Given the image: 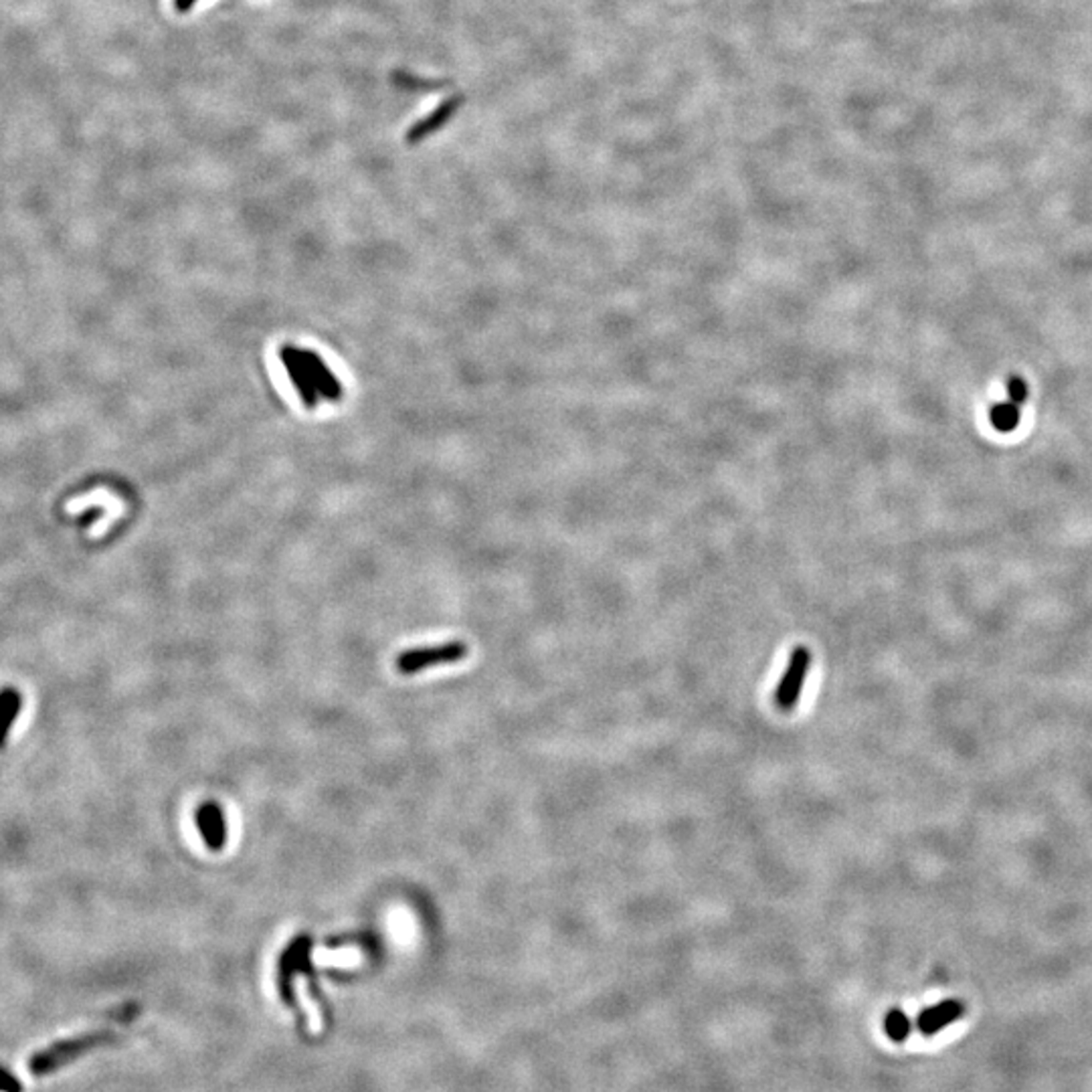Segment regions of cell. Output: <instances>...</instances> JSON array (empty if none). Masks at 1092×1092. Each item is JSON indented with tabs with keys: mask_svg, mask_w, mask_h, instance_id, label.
I'll list each match as a JSON object with an SVG mask.
<instances>
[{
	"mask_svg": "<svg viewBox=\"0 0 1092 1092\" xmlns=\"http://www.w3.org/2000/svg\"><path fill=\"white\" fill-rule=\"evenodd\" d=\"M112 1038H113V1034H110V1032H92V1034H81L75 1038L59 1040L49 1048L32 1054L31 1061H29V1070L35 1074V1077H45V1074H52L57 1068H61L63 1064L75 1061V1058H79L81 1054H86L97 1046L108 1044Z\"/></svg>",
	"mask_w": 1092,
	"mask_h": 1092,
	"instance_id": "obj_1",
	"label": "cell"
},
{
	"mask_svg": "<svg viewBox=\"0 0 1092 1092\" xmlns=\"http://www.w3.org/2000/svg\"><path fill=\"white\" fill-rule=\"evenodd\" d=\"M810 668H812L810 649L805 646H797L792 653V658H789L787 670L783 671L781 682L777 686V694H775L777 707L783 712H789V711L795 709V704L799 702L801 690L805 686V680H808Z\"/></svg>",
	"mask_w": 1092,
	"mask_h": 1092,
	"instance_id": "obj_2",
	"label": "cell"
},
{
	"mask_svg": "<svg viewBox=\"0 0 1092 1092\" xmlns=\"http://www.w3.org/2000/svg\"><path fill=\"white\" fill-rule=\"evenodd\" d=\"M465 655H467L465 644H445V646H435L429 649H415V651L401 653L399 660H397V668H399L401 674H415V671H422V670L431 668V666L456 664V662L464 660Z\"/></svg>",
	"mask_w": 1092,
	"mask_h": 1092,
	"instance_id": "obj_3",
	"label": "cell"
},
{
	"mask_svg": "<svg viewBox=\"0 0 1092 1092\" xmlns=\"http://www.w3.org/2000/svg\"><path fill=\"white\" fill-rule=\"evenodd\" d=\"M294 355L301 362V366L306 368V373H308L318 395H322L328 401L340 399V395H342L340 384L328 371L320 357L314 355V352H310V350H298V348H294Z\"/></svg>",
	"mask_w": 1092,
	"mask_h": 1092,
	"instance_id": "obj_4",
	"label": "cell"
},
{
	"mask_svg": "<svg viewBox=\"0 0 1092 1092\" xmlns=\"http://www.w3.org/2000/svg\"><path fill=\"white\" fill-rule=\"evenodd\" d=\"M963 1014L965 1005L959 999H945L933 1007H927L925 1012H920V1016L917 1018V1028L925 1036H933L951 1026V1023L959 1020Z\"/></svg>",
	"mask_w": 1092,
	"mask_h": 1092,
	"instance_id": "obj_5",
	"label": "cell"
},
{
	"mask_svg": "<svg viewBox=\"0 0 1092 1092\" xmlns=\"http://www.w3.org/2000/svg\"><path fill=\"white\" fill-rule=\"evenodd\" d=\"M198 828L200 834L205 835V842L211 850H218L223 848L225 842V823H223V815L221 810L216 808L215 803H207L203 808L198 810Z\"/></svg>",
	"mask_w": 1092,
	"mask_h": 1092,
	"instance_id": "obj_6",
	"label": "cell"
},
{
	"mask_svg": "<svg viewBox=\"0 0 1092 1092\" xmlns=\"http://www.w3.org/2000/svg\"><path fill=\"white\" fill-rule=\"evenodd\" d=\"M23 707L21 692L12 686L0 688V749L7 745V738L14 727L16 718H19Z\"/></svg>",
	"mask_w": 1092,
	"mask_h": 1092,
	"instance_id": "obj_7",
	"label": "cell"
},
{
	"mask_svg": "<svg viewBox=\"0 0 1092 1092\" xmlns=\"http://www.w3.org/2000/svg\"><path fill=\"white\" fill-rule=\"evenodd\" d=\"M989 417H991V425H994L998 431L1010 433L1020 423V405H1016V402H1012V401H1003V402H999V405L991 409Z\"/></svg>",
	"mask_w": 1092,
	"mask_h": 1092,
	"instance_id": "obj_8",
	"label": "cell"
},
{
	"mask_svg": "<svg viewBox=\"0 0 1092 1092\" xmlns=\"http://www.w3.org/2000/svg\"><path fill=\"white\" fill-rule=\"evenodd\" d=\"M913 1030V1023L902 1010H890L884 1018V1032L893 1041H904Z\"/></svg>",
	"mask_w": 1092,
	"mask_h": 1092,
	"instance_id": "obj_9",
	"label": "cell"
},
{
	"mask_svg": "<svg viewBox=\"0 0 1092 1092\" xmlns=\"http://www.w3.org/2000/svg\"><path fill=\"white\" fill-rule=\"evenodd\" d=\"M1007 397H1010L1007 401L1016 402V405H1021V402L1028 399V384L1023 382L1020 377L1010 379V382H1007Z\"/></svg>",
	"mask_w": 1092,
	"mask_h": 1092,
	"instance_id": "obj_10",
	"label": "cell"
},
{
	"mask_svg": "<svg viewBox=\"0 0 1092 1092\" xmlns=\"http://www.w3.org/2000/svg\"><path fill=\"white\" fill-rule=\"evenodd\" d=\"M0 1092H25L23 1082L5 1066H0Z\"/></svg>",
	"mask_w": 1092,
	"mask_h": 1092,
	"instance_id": "obj_11",
	"label": "cell"
}]
</instances>
